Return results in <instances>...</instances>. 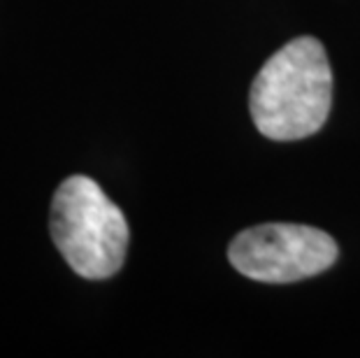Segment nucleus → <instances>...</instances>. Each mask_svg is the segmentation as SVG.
<instances>
[{
	"label": "nucleus",
	"instance_id": "f257e3e1",
	"mask_svg": "<svg viewBox=\"0 0 360 358\" xmlns=\"http://www.w3.org/2000/svg\"><path fill=\"white\" fill-rule=\"evenodd\" d=\"M333 105V72L316 37H295L260 68L249 94L251 119L277 142L309 138Z\"/></svg>",
	"mask_w": 360,
	"mask_h": 358
},
{
	"label": "nucleus",
	"instance_id": "f03ea898",
	"mask_svg": "<svg viewBox=\"0 0 360 358\" xmlns=\"http://www.w3.org/2000/svg\"><path fill=\"white\" fill-rule=\"evenodd\" d=\"M51 240L68 265L84 279L117 275L126 261V217L98 181L75 174L60 181L49 212Z\"/></svg>",
	"mask_w": 360,
	"mask_h": 358
},
{
	"label": "nucleus",
	"instance_id": "7ed1b4c3",
	"mask_svg": "<svg viewBox=\"0 0 360 358\" xmlns=\"http://www.w3.org/2000/svg\"><path fill=\"white\" fill-rule=\"evenodd\" d=\"M228 261L249 279L288 284L330 268L337 261V245L311 226L265 224L237 235L228 247Z\"/></svg>",
	"mask_w": 360,
	"mask_h": 358
}]
</instances>
